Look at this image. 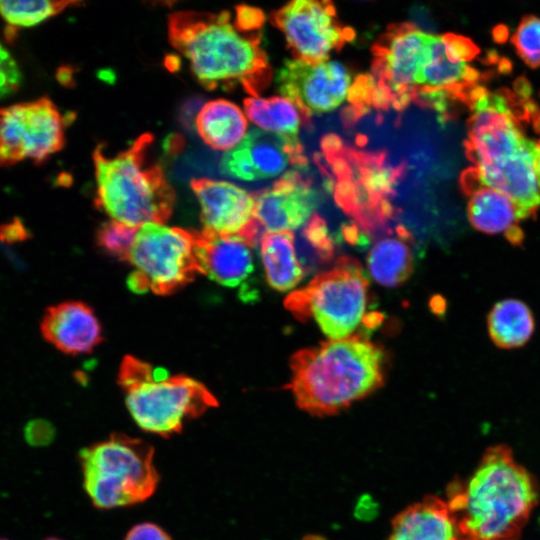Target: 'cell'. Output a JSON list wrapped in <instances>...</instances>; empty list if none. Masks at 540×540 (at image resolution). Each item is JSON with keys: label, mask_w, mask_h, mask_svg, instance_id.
Here are the masks:
<instances>
[{"label": "cell", "mask_w": 540, "mask_h": 540, "mask_svg": "<svg viewBox=\"0 0 540 540\" xmlns=\"http://www.w3.org/2000/svg\"><path fill=\"white\" fill-rule=\"evenodd\" d=\"M168 38L208 90L240 85L246 93L258 97L271 80L260 33L238 30L228 11L174 12L168 18Z\"/></svg>", "instance_id": "cell-1"}, {"label": "cell", "mask_w": 540, "mask_h": 540, "mask_svg": "<svg viewBox=\"0 0 540 540\" xmlns=\"http://www.w3.org/2000/svg\"><path fill=\"white\" fill-rule=\"evenodd\" d=\"M538 494L535 480L511 450L495 446L467 481L452 484L447 503L462 540H518Z\"/></svg>", "instance_id": "cell-2"}, {"label": "cell", "mask_w": 540, "mask_h": 540, "mask_svg": "<svg viewBox=\"0 0 540 540\" xmlns=\"http://www.w3.org/2000/svg\"><path fill=\"white\" fill-rule=\"evenodd\" d=\"M385 363L382 348L364 337L329 340L292 356L289 387L300 409L332 415L377 390Z\"/></svg>", "instance_id": "cell-3"}, {"label": "cell", "mask_w": 540, "mask_h": 540, "mask_svg": "<svg viewBox=\"0 0 540 540\" xmlns=\"http://www.w3.org/2000/svg\"><path fill=\"white\" fill-rule=\"evenodd\" d=\"M153 141L146 133L115 155L108 154L103 145L93 152L96 207L111 220L136 229L148 223L164 224L175 202L162 167L151 159Z\"/></svg>", "instance_id": "cell-4"}, {"label": "cell", "mask_w": 540, "mask_h": 540, "mask_svg": "<svg viewBox=\"0 0 540 540\" xmlns=\"http://www.w3.org/2000/svg\"><path fill=\"white\" fill-rule=\"evenodd\" d=\"M315 160L327 178L328 189L355 227L376 234L387 229L395 215L391 199L404 176L405 163L393 165L385 151H362L328 134Z\"/></svg>", "instance_id": "cell-5"}, {"label": "cell", "mask_w": 540, "mask_h": 540, "mask_svg": "<svg viewBox=\"0 0 540 540\" xmlns=\"http://www.w3.org/2000/svg\"><path fill=\"white\" fill-rule=\"evenodd\" d=\"M118 384L134 422L143 431L165 438L180 433L186 421L218 406L212 392L198 380L170 375L130 355L121 363Z\"/></svg>", "instance_id": "cell-6"}, {"label": "cell", "mask_w": 540, "mask_h": 540, "mask_svg": "<svg viewBox=\"0 0 540 540\" xmlns=\"http://www.w3.org/2000/svg\"><path fill=\"white\" fill-rule=\"evenodd\" d=\"M84 489L93 505L113 509L142 503L159 483L154 448L123 433L84 447L78 454Z\"/></svg>", "instance_id": "cell-7"}, {"label": "cell", "mask_w": 540, "mask_h": 540, "mask_svg": "<svg viewBox=\"0 0 540 540\" xmlns=\"http://www.w3.org/2000/svg\"><path fill=\"white\" fill-rule=\"evenodd\" d=\"M369 282L360 264L341 257L334 267L314 277L285 300L298 319H313L330 340L354 336L364 323L372 327L380 318H367Z\"/></svg>", "instance_id": "cell-8"}, {"label": "cell", "mask_w": 540, "mask_h": 540, "mask_svg": "<svg viewBox=\"0 0 540 540\" xmlns=\"http://www.w3.org/2000/svg\"><path fill=\"white\" fill-rule=\"evenodd\" d=\"M197 232L162 223L138 228L128 262L133 269L127 279L135 293L148 291L169 295L200 273Z\"/></svg>", "instance_id": "cell-9"}, {"label": "cell", "mask_w": 540, "mask_h": 540, "mask_svg": "<svg viewBox=\"0 0 540 540\" xmlns=\"http://www.w3.org/2000/svg\"><path fill=\"white\" fill-rule=\"evenodd\" d=\"M478 51L463 36L428 33L415 76L413 103L436 111L443 120L451 118L452 104H468L470 93L477 86L479 72L469 61Z\"/></svg>", "instance_id": "cell-10"}, {"label": "cell", "mask_w": 540, "mask_h": 540, "mask_svg": "<svg viewBox=\"0 0 540 540\" xmlns=\"http://www.w3.org/2000/svg\"><path fill=\"white\" fill-rule=\"evenodd\" d=\"M428 33L413 23L390 25L372 46V108L403 112L413 103L415 76Z\"/></svg>", "instance_id": "cell-11"}, {"label": "cell", "mask_w": 540, "mask_h": 540, "mask_svg": "<svg viewBox=\"0 0 540 540\" xmlns=\"http://www.w3.org/2000/svg\"><path fill=\"white\" fill-rule=\"evenodd\" d=\"M65 145V119L47 97L0 108V167L39 165Z\"/></svg>", "instance_id": "cell-12"}, {"label": "cell", "mask_w": 540, "mask_h": 540, "mask_svg": "<svg viewBox=\"0 0 540 540\" xmlns=\"http://www.w3.org/2000/svg\"><path fill=\"white\" fill-rule=\"evenodd\" d=\"M271 22L284 34L294 59L307 63L327 61L331 52L355 37L352 28L340 23L330 1L289 2L271 14Z\"/></svg>", "instance_id": "cell-13"}, {"label": "cell", "mask_w": 540, "mask_h": 540, "mask_svg": "<svg viewBox=\"0 0 540 540\" xmlns=\"http://www.w3.org/2000/svg\"><path fill=\"white\" fill-rule=\"evenodd\" d=\"M279 92L300 110L305 128L312 127V116L336 109L349 96L351 75L337 61L307 63L285 60L278 71Z\"/></svg>", "instance_id": "cell-14"}, {"label": "cell", "mask_w": 540, "mask_h": 540, "mask_svg": "<svg viewBox=\"0 0 540 540\" xmlns=\"http://www.w3.org/2000/svg\"><path fill=\"white\" fill-rule=\"evenodd\" d=\"M190 186L201 211L204 232L240 236L255 246L263 236L255 219V197L245 189L223 180L195 178Z\"/></svg>", "instance_id": "cell-15"}, {"label": "cell", "mask_w": 540, "mask_h": 540, "mask_svg": "<svg viewBox=\"0 0 540 540\" xmlns=\"http://www.w3.org/2000/svg\"><path fill=\"white\" fill-rule=\"evenodd\" d=\"M307 163L299 140L252 129L235 148L223 155L220 169L223 174L239 180L256 181L278 176L288 166L299 169Z\"/></svg>", "instance_id": "cell-16"}, {"label": "cell", "mask_w": 540, "mask_h": 540, "mask_svg": "<svg viewBox=\"0 0 540 540\" xmlns=\"http://www.w3.org/2000/svg\"><path fill=\"white\" fill-rule=\"evenodd\" d=\"M310 176L287 171L271 187L254 192L255 219L263 235L292 232L313 216L317 204Z\"/></svg>", "instance_id": "cell-17"}, {"label": "cell", "mask_w": 540, "mask_h": 540, "mask_svg": "<svg viewBox=\"0 0 540 540\" xmlns=\"http://www.w3.org/2000/svg\"><path fill=\"white\" fill-rule=\"evenodd\" d=\"M40 330L47 342L70 355L89 353L102 340L98 318L91 307L80 301H66L47 308Z\"/></svg>", "instance_id": "cell-18"}, {"label": "cell", "mask_w": 540, "mask_h": 540, "mask_svg": "<svg viewBox=\"0 0 540 540\" xmlns=\"http://www.w3.org/2000/svg\"><path fill=\"white\" fill-rule=\"evenodd\" d=\"M252 247L248 240L240 236L197 232L199 272L222 286L235 288L253 272Z\"/></svg>", "instance_id": "cell-19"}, {"label": "cell", "mask_w": 540, "mask_h": 540, "mask_svg": "<svg viewBox=\"0 0 540 540\" xmlns=\"http://www.w3.org/2000/svg\"><path fill=\"white\" fill-rule=\"evenodd\" d=\"M461 184L469 196L468 219L476 230L487 234H504L514 245L523 241V232L518 225L523 218L508 196L480 185L468 169L462 174Z\"/></svg>", "instance_id": "cell-20"}, {"label": "cell", "mask_w": 540, "mask_h": 540, "mask_svg": "<svg viewBox=\"0 0 540 540\" xmlns=\"http://www.w3.org/2000/svg\"><path fill=\"white\" fill-rule=\"evenodd\" d=\"M388 540H462V538L448 503L438 497H427L396 516Z\"/></svg>", "instance_id": "cell-21"}, {"label": "cell", "mask_w": 540, "mask_h": 540, "mask_svg": "<svg viewBox=\"0 0 540 540\" xmlns=\"http://www.w3.org/2000/svg\"><path fill=\"white\" fill-rule=\"evenodd\" d=\"M367 269L371 277L385 287L402 284L413 268L412 236L397 226L374 243L367 255Z\"/></svg>", "instance_id": "cell-22"}, {"label": "cell", "mask_w": 540, "mask_h": 540, "mask_svg": "<svg viewBox=\"0 0 540 540\" xmlns=\"http://www.w3.org/2000/svg\"><path fill=\"white\" fill-rule=\"evenodd\" d=\"M198 135L203 142L216 151H229L246 135L247 120L241 109L233 102L216 99L206 102L195 118Z\"/></svg>", "instance_id": "cell-23"}, {"label": "cell", "mask_w": 540, "mask_h": 540, "mask_svg": "<svg viewBox=\"0 0 540 540\" xmlns=\"http://www.w3.org/2000/svg\"><path fill=\"white\" fill-rule=\"evenodd\" d=\"M260 254L269 285L278 291L294 288L305 272L298 260L292 232L264 234Z\"/></svg>", "instance_id": "cell-24"}, {"label": "cell", "mask_w": 540, "mask_h": 540, "mask_svg": "<svg viewBox=\"0 0 540 540\" xmlns=\"http://www.w3.org/2000/svg\"><path fill=\"white\" fill-rule=\"evenodd\" d=\"M488 333L493 343L502 349L525 345L533 335L535 320L529 306L519 299L497 302L487 316Z\"/></svg>", "instance_id": "cell-25"}, {"label": "cell", "mask_w": 540, "mask_h": 540, "mask_svg": "<svg viewBox=\"0 0 540 540\" xmlns=\"http://www.w3.org/2000/svg\"><path fill=\"white\" fill-rule=\"evenodd\" d=\"M247 117L257 126L293 140L298 139L303 117L296 105L285 97H249L244 100Z\"/></svg>", "instance_id": "cell-26"}, {"label": "cell", "mask_w": 540, "mask_h": 540, "mask_svg": "<svg viewBox=\"0 0 540 540\" xmlns=\"http://www.w3.org/2000/svg\"><path fill=\"white\" fill-rule=\"evenodd\" d=\"M81 4L79 1L3 0L0 1V17L6 23V36L13 39L18 29L38 25L70 6Z\"/></svg>", "instance_id": "cell-27"}, {"label": "cell", "mask_w": 540, "mask_h": 540, "mask_svg": "<svg viewBox=\"0 0 540 540\" xmlns=\"http://www.w3.org/2000/svg\"><path fill=\"white\" fill-rule=\"evenodd\" d=\"M137 230L120 222L110 220L99 227L96 240L99 247L110 256L121 261H128Z\"/></svg>", "instance_id": "cell-28"}, {"label": "cell", "mask_w": 540, "mask_h": 540, "mask_svg": "<svg viewBox=\"0 0 540 540\" xmlns=\"http://www.w3.org/2000/svg\"><path fill=\"white\" fill-rule=\"evenodd\" d=\"M512 42L527 65L533 68L540 66V18L524 17L513 34Z\"/></svg>", "instance_id": "cell-29"}, {"label": "cell", "mask_w": 540, "mask_h": 540, "mask_svg": "<svg viewBox=\"0 0 540 540\" xmlns=\"http://www.w3.org/2000/svg\"><path fill=\"white\" fill-rule=\"evenodd\" d=\"M22 82L23 74L17 61L0 42V100L16 93Z\"/></svg>", "instance_id": "cell-30"}, {"label": "cell", "mask_w": 540, "mask_h": 540, "mask_svg": "<svg viewBox=\"0 0 540 540\" xmlns=\"http://www.w3.org/2000/svg\"><path fill=\"white\" fill-rule=\"evenodd\" d=\"M54 425L43 418H35L26 423L23 436L26 443L32 447H45L55 439Z\"/></svg>", "instance_id": "cell-31"}, {"label": "cell", "mask_w": 540, "mask_h": 540, "mask_svg": "<svg viewBox=\"0 0 540 540\" xmlns=\"http://www.w3.org/2000/svg\"><path fill=\"white\" fill-rule=\"evenodd\" d=\"M305 234L309 242L317 249L324 259H328L332 254V242L328 237V231L324 220L318 215H313L305 229Z\"/></svg>", "instance_id": "cell-32"}, {"label": "cell", "mask_w": 540, "mask_h": 540, "mask_svg": "<svg viewBox=\"0 0 540 540\" xmlns=\"http://www.w3.org/2000/svg\"><path fill=\"white\" fill-rule=\"evenodd\" d=\"M264 21L265 15L259 8L247 5L236 7L234 25L241 32L257 33Z\"/></svg>", "instance_id": "cell-33"}, {"label": "cell", "mask_w": 540, "mask_h": 540, "mask_svg": "<svg viewBox=\"0 0 540 540\" xmlns=\"http://www.w3.org/2000/svg\"><path fill=\"white\" fill-rule=\"evenodd\" d=\"M124 540H172L170 535L160 526L143 522L133 526Z\"/></svg>", "instance_id": "cell-34"}, {"label": "cell", "mask_w": 540, "mask_h": 540, "mask_svg": "<svg viewBox=\"0 0 540 540\" xmlns=\"http://www.w3.org/2000/svg\"><path fill=\"white\" fill-rule=\"evenodd\" d=\"M26 239H28V231L18 219L0 226V241L15 244Z\"/></svg>", "instance_id": "cell-35"}, {"label": "cell", "mask_w": 540, "mask_h": 540, "mask_svg": "<svg viewBox=\"0 0 540 540\" xmlns=\"http://www.w3.org/2000/svg\"><path fill=\"white\" fill-rule=\"evenodd\" d=\"M535 173L537 177V182L540 188V141L537 143V152L535 158Z\"/></svg>", "instance_id": "cell-36"}, {"label": "cell", "mask_w": 540, "mask_h": 540, "mask_svg": "<svg viewBox=\"0 0 540 540\" xmlns=\"http://www.w3.org/2000/svg\"><path fill=\"white\" fill-rule=\"evenodd\" d=\"M43 540H63V539H60V538L55 537V536H50V537H47V538H45Z\"/></svg>", "instance_id": "cell-37"}, {"label": "cell", "mask_w": 540, "mask_h": 540, "mask_svg": "<svg viewBox=\"0 0 540 540\" xmlns=\"http://www.w3.org/2000/svg\"><path fill=\"white\" fill-rule=\"evenodd\" d=\"M0 540H9V539L4 538V537H0Z\"/></svg>", "instance_id": "cell-38"}]
</instances>
